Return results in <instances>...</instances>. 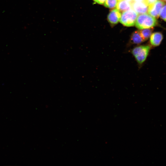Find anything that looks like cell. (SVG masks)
I'll return each mask as SVG.
<instances>
[{
  "label": "cell",
  "mask_w": 166,
  "mask_h": 166,
  "mask_svg": "<svg viewBox=\"0 0 166 166\" xmlns=\"http://www.w3.org/2000/svg\"><path fill=\"white\" fill-rule=\"evenodd\" d=\"M152 48L150 45H138L130 50L139 68L141 67L146 60Z\"/></svg>",
  "instance_id": "1"
},
{
  "label": "cell",
  "mask_w": 166,
  "mask_h": 166,
  "mask_svg": "<svg viewBox=\"0 0 166 166\" xmlns=\"http://www.w3.org/2000/svg\"><path fill=\"white\" fill-rule=\"evenodd\" d=\"M157 23V21L155 18L145 13L138 15L135 25L136 28L141 30L153 27L156 26Z\"/></svg>",
  "instance_id": "2"
},
{
  "label": "cell",
  "mask_w": 166,
  "mask_h": 166,
  "mask_svg": "<svg viewBox=\"0 0 166 166\" xmlns=\"http://www.w3.org/2000/svg\"><path fill=\"white\" fill-rule=\"evenodd\" d=\"M138 14L131 9L123 12L121 14L120 22L124 26L130 27L134 25Z\"/></svg>",
  "instance_id": "3"
},
{
  "label": "cell",
  "mask_w": 166,
  "mask_h": 166,
  "mask_svg": "<svg viewBox=\"0 0 166 166\" xmlns=\"http://www.w3.org/2000/svg\"><path fill=\"white\" fill-rule=\"evenodd\" d=\"M129 2L130 3L131 9L138 14H145L148 12V6L143 1L130 0Z\"/></svg>",
  "instance_id": "4"
},
{
  "label": "cell",
  "mask_w": 166,
  "mask_h": 166,
  "mask_svg": "<svg viewBox=\"0 0 166 166\" xmlns=\"http://www.w3.org/2000/svg\"><path fill=\"white\" fill-rule=\"evenodd\" d=\"M165 4V2L163 1L158 0L148 6V13L156 18H158L161 10Z\"/></svg>",
  "instance_id": "5"
},
{
  "label": "cell",
  "mask_w": 166,
  "mask_h": 166,
  "mask_svg": "<svg viewBox=\"0 0 166 166\" xmlns=\"http://www.w3.org/2000/svg\"><path fill=\"white\" fill-rule=\"evenodd\" d=\"M121 14V12L117 9H113L110 12L107 17L109 22L113 25L117 24L120 21Z\"/></svg>",
  "instance_id": "6"
},
{
  "label": "cell",
  "mask_w": 166,
  "mask_h": 166,
  "mask_svg": "<svg viewBox=\"0 0 166 166\" xmlns=\"http://www.w3.org/2000/svg\"><path fill=\"white\" fill-rule=\"evenodd\" d=\"M144 42L140 30H137L134 31L131 34L128 45H140L142 43Z\"/></svg>",
  "instance_id": "7"
},
{
  "label": "cell",
  "mask_w": 166,
  "mask_h": 166,
  "mask_svg": "<svg viewBox=\"0 0 166 166\" xmlns=\"http://www.w3.org/2000/svg\"><path fill=\"white\" fill-rule=\"evenodd\" d=\"M163 38L162 34L160 32L152 34L150 37V45L152 47L158 46L162 41Z\"/></svg>",
  "instance_id": "8"
},
{
  "label": "cell",
  "mask_w": 166,
  "mask_h": 166,
  "mask_svg": "<svg viewBox=\"0 0 166 166\" xmlns=\"http://www.w3.org/2000/svg\"><path fill=\"white\" fill-rule=\"evenodd\" d=\"M116 7L119 11L121 12L132 9L130 3L127 0L118 1Z\"/></svg>",
  "instance_id": "9"
},
{
  "label": "cell",
  "mask_w": 166,
  "mask_h": 166,
  "mask_svg": "<svg viewBox=\"0 0 166 166\" xmlns=\"http://www.w3.org/2000/svg\"><path fill=\"white\" fill-rule=\"evenodd\" d=\"M153 30V27L141 29L140 33L144 41L147 40L150 37Z\"/></svg>",
  "instance_id": "10"
},
{
  "label": "cell",
  "mask_w": 166,
  "mask_h": 166,
  "mask_svg": "<svg viewBox=\"0 0 166 166\" xmlns=\"http://www.w3.org/2000/svg\"><path fill=\"white\" fill-rule=\"evenodd\" d=\"M117 2V0H105L104 4L106 7L113 9L116 7Z\"/></svg>",
  "instance_id": "11"
},
{
  "label": "cell",
  "mask_w": 166,
  "mask_h": 166,
  "mask_svg": "<svg viewBox=\"0 0 166 166\" xmlns=\"http://www.w3.org/2000/svg\"><path fill=\"white\" fill-rule=\"evenodd\" d=\"M159 16L160 17L166 22V4H165L162 8Z\"/></svg>",
  "instance_id": "12"
},
{
  "label": "cell",
  "mask_w": 166,
  "mask_h": 166,
  "mask_svg": "<svg viewBox=\"0 0 166 166\" xmlns=\"http://www.w3.org/2000/svg\"><path fill=\"white\" fill-rule=\"evenodd\" d=\"M157 0H143V1L148 6L149 5L154 3Z\"/></svg>",
  "instance_id": "13"
},
{
  "label": "cell",
  "mask_w": 166,
  "mask_h": 166,
  "mask_svg": "<svg viewBox=\"0 0 166 166\" xmlns=\"http://www.w3.org/2000/svg\"><path fill=\"white\" fill-rule=\"evenodd\" d=\"M96 3L100 4H104L105 0H94Z\"/></svg>",
  "instance_id": "14"
},
{
  "label": "cell",
  "mask_w": 166,
  "mask_h": 166,
  "mask_svg": "<svg viewBox=\"0 0 166 166\" xmlns=\"http://www.w3.org/2000/svg\"><path fill=\"white\" fill-rule=\"evenodd\" d=\"M163 0L164 1L166 2V0Z\"/></svg>",
  "instance_id": "15"
},
{
  "label": "cell",
  "mask_w": 166,
  "mask_h": 166,
  "mask_svg": "<svg viewBox=\"0 0 166 166\" xmlns=\"http://www.w3.org/2000/svg\"><path fill=\"white\" fill-rule=\"evenodd\" d=\"M118 1H120V0H117Z\"/></svg>",
  "instance_id": "16"
}]
</instances>
